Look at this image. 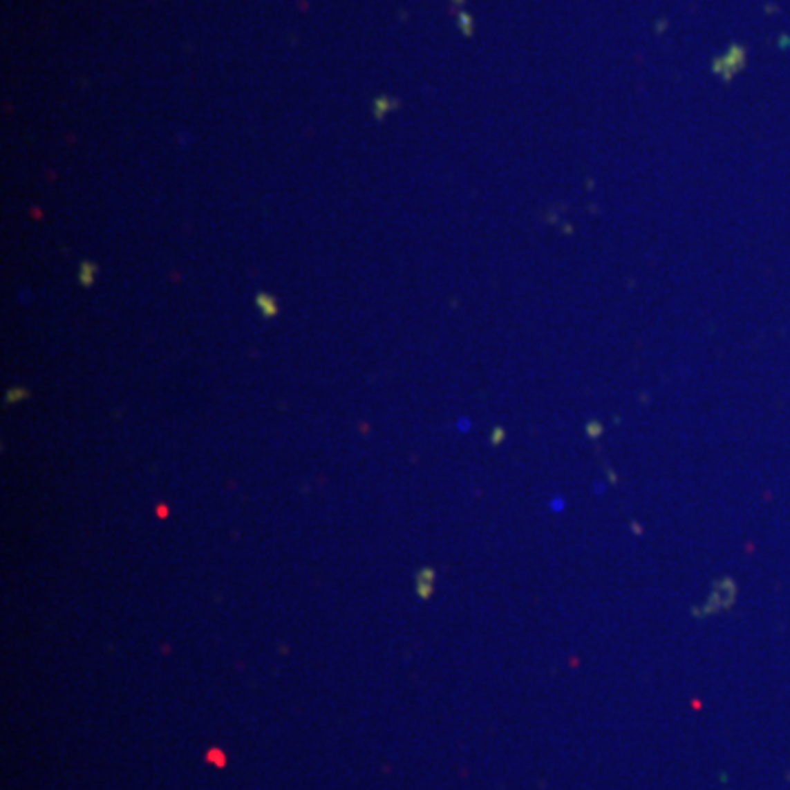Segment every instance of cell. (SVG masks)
Wrapping results in <instances>:
<instances>
[{"instance_id":"1","label":"cell","mask_w":790,"mask_h":790,"mask_svg":"<svg viewBox=\"0 0 790 790\" xmlns=\"http://www.w3.org/2000/svg\"><path fill=\"white\" fill-rule=\"evenodd\" d=\"M433 578H435V573L431 569L420 571V575H417V593L422 595V599H426V597L431 595V591H433Z\"/></svg>"},{"instance_id":"2","label":"cell","mask_w":790,"mask_h":790,"mask_svg":"<svg viewBox=\"0 0 790 790\" xmlns=\"http://www.w3.org/2000/svg\"><path fill=\"white\" fill-rule=\"evenodd\" d=\"M257 305L263 312V317H274V314H277V303H274V299L268 297V294H259L257 297Z\"/></svg>"},{"instance_id":"3","label":"cell","mask_w":790,"mask_h":790,"mask_svg":"<svg viewBox=\"0 0 790 790\" xmlns=\"http://www.w3.org/2000/svg\"><path fill=\"white\" fill-rule=\"evenodd\" d=\"M95 274H97V266H93V263L84 261V263H82V268H79V281H82V285H91Z\"/></svg>"},{"instance_id":"4","label":"cell","mask_w":790,"mask_h":790,"mask_svg":"<svg viewBox=\"0 0 790 790\" xmlns=\"http://www.w3.org/2000/svg\"><path fill=\"white\" fill-rule=\"evenodd\" d=\"M24 395H27V391H24V388H14V391H9V393H7V402H9V404H14L18 397H24Z\"/></svg>"}]
</instances>
